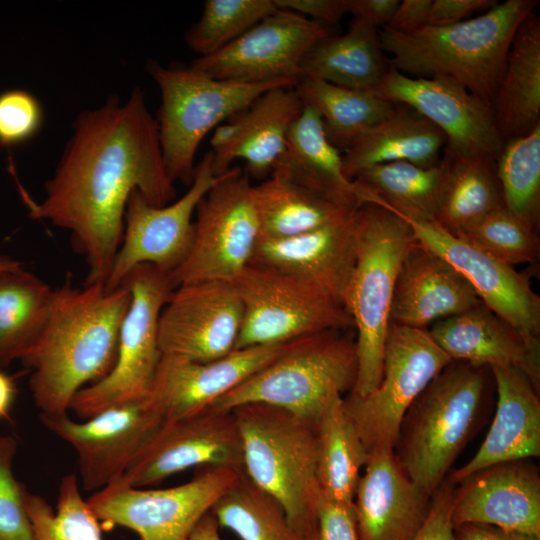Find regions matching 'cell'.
Instances as JSON below:
<instances>
[{
	"label": "cell",
	"instance_id": "1",
	"mask_svg": "<svg viewBox=\"0 0 540 540\" xmlns=\"http://www.w3.org/2000/svg\"><path fill=\"white\" fill-rule=\"evenodd\" d=\"M134 190L154 206L176 198L161 152L156 119L135 88L122 103L107 99L81 113L52 176L36 219L68 230L88 267L85 285L105 284L120 247L128 199Z\"/></svg>",
	"mask_w": 540,
	"mask_h": 540
},
{
	"label": "cell",
	"instance_id": "2",
	"mask_svg": "<svg viewBox=\"0 0 540 540\" xmlns=\"http://www.w3.org/2000/svg\"><path fill=\"white\" fill-rule=\"evenodd\" d=\"M131 301L125 284L96 283L53 291L49 317L33 350L22 360L40 414H67L73 397L113 368L120 327Z\"/></svg>",
	"mask_w": 540,
	"mask_h": 540
},
{
	"label": "cell",
	"instance_id": "3",
	"mask_svg": "<svg viewBox=\"0 0 540 540\" xmlns=\"http://www.w3.org/2000/svg\"><path fill=\"white\" fill-rule=\"evenodd\" d=\"M536 0H506L457 24L411 32L379 29L391 67L411 77L445 76L491 105L514 35Z\"/></svg>",
	"mask_w": 540,
	"mask_h": 540
},
{
	"label": "cell",
	"instance_id": "4",
	"mask_svg": "<svg viewBox=\"0 0 540 540\" xmlns=\"http://www.w3.org/2000/svg\"><path fill=\"white\" fill-rule=\"evenodd\" d=\"M488 370L451 361L402 420L394 456L405 475L429 496L483 422Z\"/></svg>",
	"mask_w": 540,
	"mask_h": 540
},
{
	"label": "cell",
	"instance_id": "5",
	"mask_svg": "<svg viewBox=\"0 0 540 540\" xmlns=\"http://www.w3.org/2000/svg\"><path fill=\"white\" fill-rule=\"evenodd\" d=\"M356 258L348 311L356 329L357 378L347 393L361 398L380 383L390 310L402 261L415 242L409 224L373 202L355 212Z\"/></svg>",
	"mask_w": 540,
	"mask_h": 540
},
{
	"label": "cell",
	"instance_id": "6",
	"mask_svg": "<svg viewBox=\"0 0 540 540\" xmlns=\"http://www.w3.org/2000/svg\"><path fill=\"white\" fill-rule=\"evenodd\" d=\"M231 411L240 431L244 475L280 503L299 534L315 540L316 423L262 403Z\"/></svg>",
	"mask_w": 540,
	"mask_h": 540
},
{
	"label": "cell",
	"instance_id": "7",
	"mask_svg": "<svg viewBox=\"0 0 540 540\" xmlns=\"http://www.w3.org/2000/svg\"><path fill=\"white\" fill-rule=\"evenodd\" d=\"M348 330H326L285 343L263 368L210 408L231 411L250 403L282 408L316 423L327 405L356 382L355 339Z\"/></svg>",
	"mask_w": 540,
	"mask_h": 540
},
{
	"label": "cell",
	"instance_id": "8",
	"mask_svg": "<svg viewBox=\"0 0 540 540\" xmlns=\"http://www.w3.org/2000/svg\"><path fill=\"white\" fill-rule=\"evenodd\" d=\"M149 72L161 94L157 117L159 141L169 178L190 185L195 156L203 138L224 120L247 108L264 92L293 87L284 82L241 83L211 78L192 67H163Z\"/></svg>",
	"mask_w": 540,
	"mask_h": 540
},
{
	"label": "cell",
	"instance_id": "9",
	"mask_svg": "<svg viewBox=\"0 0 540 540\" xmlns=\"http://www.w3.org/2000/svg\"><path fill=\"white\" fill-rule=\"evenodd\" d=\"M121 284L130 290L131 301L120 327L115 364L103 379L81 389L70 403L69 410L83 420L144 398L162 356L159 318L174 290L169 274L142 264Z\"/></svg>",
	"mask_w": 540,
	"mask_h": 540
},
{
	"label": "cell",
	"instance_id": "10",
	"mask_svg": "<svg viewBox=\"0 0 540 540\" xmlns=\"http://www.w3.org/2000/svg\"><path fill=\"white\" fill-rule=\"evenodd\" d=\"M232 284L243 313L236 349L280 345L326 330L354 327L344 306L289 272L249 263Z\"/></svg>",
	"mask_w": 540,
	"mask_h": 540
},
{
	"label": "cell",
	"instance_id": "11",
	"mask_svg": "<svg viewBox=\"0 0 540 540\" xmlns=\"http://www.w3.org/2000/svg\"><path fill=\"white\" fill-rule=\"evenodd\" d=\"M451 361L428 329L390 324L380 383L364 397H343L344 409L368 454L394 449L405 414Z\"/></svg>",
	"mask_w": 540,
	"mask_h": 540
},
{
	"label": "cell",
	"instance_id": "12",
	"mask_svg": "<svg viewBox=\"0 0 540 540\" xmlns=\"http://www.w3.org/2000/svg\"><path fill=\"white\" fill-rule=\"evenodd\" d=\"M241 474L203 466L190 481L164 489L132 487L116 479L87 502L98 520L130 529L141 540H189Z\"/></svg>",
	"mask_w": 540,
	"mask_h": 540
},
{
	"label": "cell",
	"instance_id": "13",
	"mask_svg": "<svg viewBox=\"0 0 540 540\" xmlns=\"http://www.w3.org/2000/svg\"><path fill=\"white\" fill-rule=\"evenodd\" d=\"M252 189L249 176L233 167L201 199L189 254L169 275L174 288L205 281L232 282L251 262L260 236Z\"/></svg>",
	"mask_w": 540,
	"mask_h": 540
},
{
	"label": "cell",
	"instance_id": "14",
	"mask_svg": "<svg viewBox=\"0 0 540 540\" xmlns=\"http://www.w3.org/2000/svg\"><path fill=\"white\" fill-rule=\"evenodd\" d=\"M220 176L212 170L208 151L196 164L186 193L173 202L154 206L134 190L127 202L122 241L105 282L106 289L119 287L127 274L142 264L169 275L175 271L191 249L196 208Z\"/></svg>",
	"mask_w": 540,
	"mask_h": 540
},
{
	"label": "cell",
	"instance_id": "15",
	"mask_svg": "<svg viewBox=\"0 0 540 540\" xmlns=\"http://www.w3.org/2000/svg\"><path fill=\"white\" fill-rule=\"evenodd\" d=\"M203 466L243 473L241 436L232 411L209 408L162 422L118 480L143 488L188 468Z\"/></svg>",
	"mask_w": 540,
	"mask_h": 540
},
{
	"label": "cell",
	"instance_id": "16",
	"mask_svg": "<svg viewBox=\"0 0 540 540\" xmlns=\"http://www.w3.org/2000/svg\"><path fill=\"white\" fill-rule=\"evenodd\" d=\"M330 34L329 27L278 8L220 51L196 58L190 67L218 80L295 87L303 76L305 54Z\"/></svg>",
	"mask_w": 540,
	"mask_h": 540
},
{
	"label": "cell",
	"instance_id": "17",
	"mask_svg": "<svg viewBox=\"0 0 540 540\" xmlns=\"http://www.w3.org/2000/svg\"><path fill=\"white\" fill-rule=\"evenodd\" d=\"M41 423L75 451L82 487L98 491L120 478L146 439L163 422L147 396L76 421L40 414Z\"/></svg>",
	"mask_w": 540,
	"mask_h": 540
},
{
	"label": "cell",
	"instance_id": "18",
	"mask_svg": "<svg viewBox=\"0 0 540 540\" xmlns=\"http://www.w3.org/2000/svg\"><path fill=\"white\" fill-rule=\"evenodd\" d=\"M242 305L228 281H205L174 288L159 318L162 355L210 362L236 350Z\"/></svg>",
	"mask_w": 540,
	"mask_h": 540
},
{
	"label": "cell",
	"instance_id": "19",
	"mask_svg": "<svg viewBox=\"0 0 540 540\" xmlns=\"http://www.w3.org/2000/svg\"><path fill=\"white\" fill-rule=\"evenodd\" d=\"M402 218L416 241L451 264L485 306L527 339L540 342V297L528 276L449 233L435 221Z\"/></svg>",
	"mask_w": 540,
	"mask_h": 540
},
{
	"label": "cell",
	"instance_id": "20",
	"mask_svg": "<svg viewBox=\"0 0 540 540\" xmlns=\"http://www.w3.org/2000/svg\"><path fill=\"white\" fill-rule=\"evenodd\" d=\"M374 91L415 109L444 133L446 144L498 157L504 141L491 105L452 78L411 77L390 66Z\"/></svg>",
	"mask_w": 540,
	"mask_h": 540
},
{
	"label": "cell",
	"instance_id": "21",
	"mask_svg": "<svg viewBox=\"0 0 540 540\" xmlns=\"http://www.w3.org/2000/svg\"><path fill=\"white\" fill-rule=\"evenodd\" d=\"M303 109L295 87H276L217 126L209 150L214 174L226 173L234 160L241 159L248 176L260 181L268 178L285 151L292 124Z\"/></svg>",
	"mask_w": 540,
	"mask_h": 540
},
{
	"label": "cell",
	"instance_id": "22",
	"mask_svg": "<svg viewBox=\"0 0 540 540\" xmlns=\"http://www.w3.org/2000/svg\"><path fill=\"white\" fill-rule=\"evenodd\" d=\"M284 344L236 349L210 362L162 355L146 396L163 422L202 412L271 362Z\"/></svg>",
	"mask_w": 540,
	"mask_h": 540
},
{
	"label": "cell",
	"instance_id": "23",
	"mask_svg": "<svg viewBox=\"0 0 540 540\" xmlns=\"http://www.w3.org/2000/svg\"><path fill=\"white\" fill-rule=\"evenodd\" d=\"M457 484L454 527L489 524L540 536V473L532 459L493 464Z\"/></svg>",
	"mask_w": 540,
	"mask_h": 540
},
{
	"label": "cell",
	"instance_id": "24",
	"mask_svg": "<svg viewBox=\"0 0 540 540\" xmlns=\"http://www.w3.org/2000/svg\"><path fill=\"white\" fill-rule=\"evenodd\" d=\"M355 212L296 236L259 239L250 263L294 274L325 292L348 311L356 258Z\"/></svg>",
	"mask_w": 540,
	"mask_h": 540
},
{
	"label": "cell",
	"instance_id": "25",
	"mask_svg": "<svg viewBox=\"0 0 540 540\" xmlns=\"http://www.w3.org/2000/svg\"><path fill=\"white\" fill-rule=\"evenodd\" d=\"M430 501L402 471L393 450L369 453L353 501L359 539L412 540Z\"/></svg>",
	"mask_w": 540,
	"mask_h": 540
},
{
	"label": "cell",
	"instance_id": "26",
	"mask_svg": "<svg viewBox=\"0 0 540 540\" xmlns=\"http://www.w3.org/2000/svg\"><path fill=\"white\" fill-rule=\"evenodd\" d=\"M429 332L452 361L520 370L540 391V342L527 339L482 302L434 323Z\"/></svg>",
	"mask_w": 540,
	"mask_h": 540
},
{
	"label": "cell",
	"instance_id": "27",
	"mask_svg": "<svg viewBox=\"0 0 540 540\" xmlns=\"http://www.w3.org/2000/svg\"><path fill=\"white\" fill-rule=\"evenodd\" d=\"M481 301L469 282L446 260L416 240L400 266L390 310V322L427 329Z\"/></svg>",
	"mask_w": 540,
	"mask_h": 540
},
{
	"label": "cell",
	"instance_id": "28",
	"mask_svg": "<svg viewBox=\"0 0 540 540\" xmlns=\"http://www.w3.org/2000/svg\"><path fill=\"white\" fill-rule=\"evenodd\" d=\"M490 372L496 412L475 455L447 477L453 484L493 464L540 456L539 391L520 370L494 367Z\"/></svg>",
	"mask_w": 540,
	"mask_h": 540
},
{
	"label": "cell",
	"instance_id": "29",
	"mask_svg": "<svg viewBox=\"0 0 540 540\" xmlns=\"http://www.w3.org/2000/svg\"><path fill=\"white\" fill-rule=\"evenodd\" d=\"M434 221L459 236L486 215L504 207L496 158L446 144L440 162Z\"/></svg>",
	"mask_w": 540,
	"mask_h": 540
},
{
	"label": "cell",
	"instance_id": "30",
	"mask_svg": "<svg viewBox=\"0 0 540 540\" xmlns=\"http://www.w3.org/2000/svg\"><path fill=\"white\" fill-rule=\"evenodd\" d=\"M272 173L342 207L357 209L365 203L363 190L345 175L342 154L328 141L319 114L308 106L292 124Z\"/></svg>",
	"mask_w": 540,
	"mask_h": 540
},
{
	"label": "cell",
	"instance_id": "31",
	"mask_svg": "<svg viewBox=\"0 0 540 540\" xmlns=\"http://www.w3.org/2000/svg\"><path fill=\"white\" fill-rule=\"evenodd\" d=\"M444 133L412 107L393 109L342 155L343 170L353 180L363 169L389 162L438 166L446 145Z\"/></svg>",
	"mask_w": 540,
	"mask_h": 540
},
{
	"label": "cell",
	"instance_id": "32",
	"mask_svg": "<svg viewBox=\"0 0 540 540\" xmlns=\"http://www.w3.org/2000/svg\"><path fill=\"white\" fill-rule=\"evenodd\" d=\"M491 107L503 141L540 123V21L535 12L514 35Z\"/></svg>",
	"mask_w": 540,
	"mask_h": 540
},
{
	"label": "cell",
	"instance_id": "33",
	"mask_svg": "<svg viewBox=\"0 0 540 540\" xmlns=\"http://www.w3.org/2000/svg\"><path fill=\"white\" fill-rule=\"evenodd\" d=\"M379 29L353 18L344 34H330L308 50L301 62L303 76L349 89H376L390 68Z\"/></svg>",
	"mask_w": 540,
	"mask_h": 540
},
{
	"label": "cell",
	"instance_id": "34",
	"mask_svg": "<svg viewBox=\"0 0 540 540\" xmlns=\"http://www.w3.org/2000/svg\"><path fill=\"white\" fill-rule=\"evenodd\" d=\"M252 193L259 239L296 236L342 220L357 210L330 202L278 173L253 185Z\"/></svg>",
	"mask_w": 540,
	"mask_h": 540
},
{
	"label": "cell",
	"instance_id": "35",
	"mask_svg": "<svg viewBox=\"0 0 540 540\" xmlns=\"http://www.w3.org/2000/svg\"><path fill=\"white\" fill-rule=\"evenodd\" d=\"M295 89L304 106L319 114L328 141L340 152L353 146L395 105L374 90L349 89L313 76H302Z\"/></svg>",
	"mask_w": 540,
	"mask_h": 540
},
{
	"label": "cell",
	"instance_id": "36",
	"mask_svg": "<svg viewBox=\"0 0 540 540\" xmlns=\"http://www.w3.org/2000/svg\"><path fill=\"white\" fill-rule=\"evenodd\" d=\"M316 427V477L321 494L333 501L353 504L368 453L343 406L333 399Z\"/></svg>",
	"mask_w": 540,
	"mask_h": 540
},
{
	"label": "cell",
	"instance_id": "37",
	"mask_svg": "<svg viewBox=\"0 0 540 540\" xmlns=\"http://www.w3.org/2000/svg\"><path fill=\"white\" fill-rule=\"evenodd\" d=\"M53 291L22 266L0 272V366L23 360L47 323Z\"/></svg>",
	"mask_w": 540,
	"mask_h": 540
},
{
	"label": "cell",
	"instance_id": "38",
	"mask_svg": "<svg viewBox=\"0 0 540 540\" xmlns=\"http://www.w3.org/2000/svg\"><path fill=\"white\" fill-rule=\"evenodd\" d=\"M440 170L409 162L377 164L353 179L373 202L409 219L434 221Z\"/></svg>",
	"mask_w": 540,
	"mask_h": 540
},
{
	"label": "cell",
	"instance_id": "39",
	"mask_svg": "<svg viewBox=\"0 0 540 540\" xmlns=\"http://www.w3.org/2000/svg\"><path fill=\"white\" fill-rule=\"evenodd\" d=\"M219 527L240 540H307L290 524L283 507L242 473L211 510Z\"/></svg>",
	"mask_w": 540,
	"mask_h": 540
},
{
	"label": "cell",
	"instance_id": "40",
	"mask_svg": "<svg viewBox=\"0 0 540 540\" xmlns=\"http://www.w3.org/2000/svg\"><path fill=\"white\" fill-rule=\"evenodd\" d=\"M496 170L504 206L539 228L540 123L525 135L504 140Z\"/></svg>",
	"mask_w": 540,
	"mask_h": 540
},
{
	"label": "cell",
	"instance_id": "41",
	"mask_svg": "<svg viewBox=\"0 0 540 540\" xmlns=\"http://www.w3.org/2000/svg\"><path fill=\"white\" fill-rule=\"evenodd\" d=\"M25 506L34 540H103L99 520L83 499L74 474L62 477L56 510L45 498L27 490Z\"/></svg>",
	"mask_w": 540,
	"mask_h": 540
},
{
	"label": "cell",
	"instance_id": "42",
	"mask_svg": "<svg viewBox=\"0 0 540 540\" xmlns=\"http://www.w3.org/2000/svg\"><path fill=\"white\" fill-rule=\"evenodd\" d=\"M274 0H206L200 19L186 33L199 57L210 56L274 13Z\"/></svg>",
	"mask_w": 540,
	"mask_h": 540
},
{
	"label": "cell",
	"instance_id": "43",
	"mask_svg": "<svg viewBox=\"0 0 540 540\" xmlns=\"http://www.w3.org/2000/svg\"><path fill=\"white\" fill-rule=\"evenodd\" d=\"M538 229L504 206L456 237L498 261L516 267L537 262L540 253Z\"/></svg>",
	"mask_w": 540,
	"mask_h": 540
},
{
	"label": "cell",
	"instance_id": "44",
	"mask_svg": "<svg viewBox=\"0 0 540 540\" xmlns=\"http://www.w3.org/2000/svg\"><path fill=\"white\" fill-rule=\"evenodd\" d=\"M16 451L15 438L0 435V540H34L25 506L26 489L13 472Z\"/></svg>",
	"mask_w": 540,
	"mask_h": 540
},
{
	"label": "cell",
	"instance_id": "45",
	"mask_svg": "<svg viewBox=\"0 0 540 540\" xmlns=\"http://www.w3.org/2000/svg\"><path fill=\"white\" fill-rule=\"evenodd\" d=\"M43 122V107L30 92L14 89L0 94L1 145L14 146L32 139Z\"/></svg>",
	"mask_w": 540,
	"mask_h": 540
},
{
	"label": "cell",
	"instance_id": "46",
	"mask_svg": "<svg viewBox=\"0 0 540 540\" xmlns=\"http://www.w3.org/2000/svg\"><path fill=\"white\" fill-rule=\"evenodd\" d=\"M315 540H360L354 505L330 500L320 492Z\"/></svg>",
	"mask_w": 540,
	"mask_h": 540
},
{
	"label": "cell",
	"instance_id": "47",
	"mask_svg": "<svg viewBox=\"0 0 540 540\" xmlns=\"http://www.w3.org/2000/svg\"><path fill=\"white\" fill-rule=\"evenodd\" d=\"M454 487L446 478L432 494L427 517L412 540H456L452 522Z\"/></svg>",
	"mask_w": 540,
	"mask_h": 540
},
{
	"label": "cell",
	"instance_id": "48",
	"mask_svg": "<svg viewBox=\"0 0 540 540\" xmlns=\"http://www.w3.org/2000/svg\"><path fill=\"white\" fill-rule=\"evenodd\" d=\"M496 3L494 0H432L427 25L457 24L489 10Z\"/></svg>",
	"mask_w": 540,
	"mask_h": 540
},
{
	"label": "cell",
	"instance_id": "49",
	"mask_svg": "<svg viewBox=\"0 0 540 540\" xmlns=\"http://www.w3.org/2000/svg\"><path fill=\"white\" fill-rule=\"evenodd\" d=\"M279 9L289 10L329 27L348 13L347 0H274Z\"/></svg>",
	"mask_w": 540,
	"mask_h": 540
},
{
	"label": "cell",
	"instance_id": "50",
	"mask_svg": "<svg viewBox=\"0 0 540 540\" xmlns=\"http://www.w3.org/2000/svg\"><path fill=\"white\" fill-rule=\"evenodd\" d=\"M431 4L432 0L400 1L386 27L398 32H411L426 26Z\"/></svg>",
	"mask_w": 540,
	"mask_h": 540
},
{
	"label": "cell",
	"instance_id": "51",
	"mask_svg": "<svg viewBox=\"0 0 540 540\" xmlns=\"http://www.w3.org/2000/svg\"><path fill=\"white\" fill-rule=\"evenodd\" d=\"M454 534L456 540H540L539 535L478 523L457 525Z\"/></svg>",
	"mask_w": 540,
	"mask_h": 540
},
{
	"label": "cell",
	"instance_id": "52",
	"mask_svg": "<svg viewBox=\"0 0 540 540\" xmlns=\"http://www.w3.org/2000/svg\"><path fill=\"white\" fill-rule=\"evenodd\" d=\"M348 13L379 28L390 22L399 0H347Z\"/></svg>",
	"mask_w": 540,
	"mask_h": 540
},
{
	"label": "cell",
	"instance_id": "53",
	"mask_svg": "<svg viewBox=\"0 0 540 540\" xmlns=\"http://www.w3.org/2000/svg\"><path fill=\"white\" fill-rule=\"evenodd\" d=\"M14 379L0 370V420L8 418L16 397Z\"/></svg>",
	"mask_w": 540,
	"mask_h": 540
},
{
	"label": "cell",
	"instance_id": "54",
	"mask_svg": "<svg viewBox=\"0 0 540 540\" xmlns=\"http://www.w3.org/2000/svg\"><path fill=\"white\" fill-rule=\"evenodd\" d=\"M189 540H222L219 525L211 512L198 523Z\"/></svg>",
	"mask_w": 540,
	"mask_h": 540
},
{
	"label": "cell",
	"instance_id": "55",
	"mask_svg": "<svg viewBox=\"0 0 540 540\" xmlns=\"http://www.w3.org/2000/svg\"><path fill=\"white\" fill-rule=\"evenodd\" d=\"M22 264L9 256L0 255V272L13 270L21 267Z\"/></svg>",
	"mask_w": 540,
	"mask_h": 540
}]
</instances>
